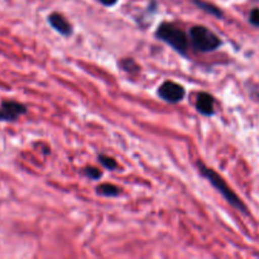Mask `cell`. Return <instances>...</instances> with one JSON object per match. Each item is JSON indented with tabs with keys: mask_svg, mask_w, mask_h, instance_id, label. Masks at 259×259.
Masks as SVG:
<instances>
[{
	"mask_svg": "<svg viewBox=\"0 0 259 259\" xmlns=\"http://www.w3.org/2000/svg\"><path fill=\"white\" fill-rule=\"evenodd\" d=\"M197 164H199V169H200V172H201L202 176H204L205 179L209 180L210 184H211L212 186H214L215 189H217L218 191L222 194V196L224 197V199L227 200V201L229 202V204L232 205L234 209L239 210V211H242L243 214H247V215L249 214L244 202H243L242 200L239 199V196H238V195L235 194L232 189H230L229 185L225 182V180L223 179V177L220 176L218 172H215L212 168L206 167L204 163H202V162H199Z\"/></svg>",
	"mask_w": 259,
	"mask_h": 259,
	"instance_id": "obj_1",
	"label": "cell"
},
{
	"mask_svg": "<svg viewBox=\"0 0 259 259\" xmlns=\"http://www.w3.org/2000/svg\"><path fill=\"white\" fill-rule=\"evenodd\" d=\"M156 35L166 42L167 45L171 46L175 51H177L181 55H186L187 50H189V39H187L186 34L182 29L175 27L174 24H168V23H163L157 29Z\"/></svg>",
	"mask_w": 259,
	"mask_h": 259,
	"instance_id": "obj_2",
	"label": "cell"
},
{
	"mask_svg": "<svg viewBox=\"0 0 259 259\" xmlns=\"http://www.w3.org/2000/svg\"><path fill=\"white\" fill-rule=\"evenodd\" d=\"M190 39H191L195 50L200 51V52H211V51L218 50L222 45L219 37L202 25H196V27L191 28Z\"/></svg>",
	"mask_w": 259,
	"mask_h": 259,
	"instance_id": "obj_3",
	"label": "cell"
},
{
	"mask_svg": "<svg viewBox=\"0 0 259 259\" xmlns=\"http://www.w3.org/2000/svg\"><path fill=\"white\" fill-rule=\"evenodd\" d=\"M158 95L168 103H180L185 96V89L174 81H166L159 88Z\"/></svg>",
	"mask_w": 259,
	"mask_h": 259,
	"instance_id": "obj_4",
	"label": "cell"
},
{
	"mask_svg": "<svg viewBox=\"0 0 259 259\" xmlns=\"http://www.w3.org/2000/svg\"><path fill=\"white\" fill-rule=\"evenodd\" d=\"M27 113V108L17 101L5 100L0 105V121L17 120L20 115Z\"/></svg>",
	"mask_w": 259,
	"mask_h": 259,
	"instance_id": "obj_5",
	"label": "cell"
},
{
	"mask_svg": "<svg viewBox=\"0 0 259 259\" xmlns=\"http://www.w3.org/2000/svg\"><path fill=\"white\" fill-rule=\"evenodd\" d=\"M48 23L52 25L53 29H56L58 33L66 35V37L71 35V33H72V27H71L70 23L65 19L63 15L58 14V13H52L48 17Z\"/></svg>",
	"mask_w": 259,
	"mask_h": 259,
	"instance_id": "obj_6",
	"label": "cell"
},
{
	"mask_svg": "<svg viewBox=\"0 0 259 259\" xmlns=\"http://www.w3.org/2000/svg\"><path fill=\"white\" fill-rule=\"evenodd\" d=\"M196 109L202 115L211 116L214 114V98L207 93H201L197 96Z\"/></svg>",
	"mask_w": 259,
	"mask_h": 259,
	"instance_id": "obj_7",
	"label": "cell"
},
{
	"mask_svg": "<svg viewBox=\"0 0 259 259\" xmlns=\"http://www.w3.org/2000/svg\"><path fill=\"white\" fill-rule=\"evenodd\" d=\"M195 4L197 5V7L200 8V9L205 10L206 13H209V14L214 15V17L217 18H222L223 17V12L219 9V8H217L215 5L210 4V3H206V2H202V0H195Z\"/></svg>",
	"mask_w": 259,
	"mask_h": 259,
	"instance_id": "obj_8",
	"label": "cell"
},
{
	"mask_svg": "<svg viewBox=\"0 0 259 259\" xmlns=\"http://www.w3.org/2000/svg\"><path fill=\"white\" fill-rule=\"evenodd\" d=\"M98 194L103 195V196H116V195L120 194V189L116 186H114V185H109V184H104V185H100V186H98Z\"/></svg>",
	"mask_w": 259,
	"mask_h": 259,
	"instance_id": "obj_9",
	"label": "cell"
},
{
	"mask_svg": "<svg viewBox=\"0 0 259 259\" xmlns=\"http://www.w3.org/2000/svg\"><path fill=\"white\" fill-rule=\"evenodd\" d=\"M99 161H100V163L108 169H115L116 167H118V163L115 162V159H113L111 157L104 156V154H100V156H99Z\"/></svg>",
	"mask_w": 259,
	"mask_h": 259,
	"instance_id": "obj_10",
	"label": "cell"
},
{
	"mask_svg": "<svg viewBox=\"0 0 259 259\" xmlns=\"http://www.w3.org/2000/svg\"><path fill=\"white\" fill-rule=\"evenodd\" d=\"M85 175L91 180H99L101 177V172L95 167H86Z\"/></svg>",
	"mask_w": 259,
	"mask_h": 259,
	"instance_id": "obj_11",
	"label": "cell"
},
{
	"mask_svg": "<svg viewBox=\"0 0 259 259\" xmlns=\"http://www.w3.org/2000/svg\"><path fill=\"white\" fill-rule=\"evenodd\" d=\"M249 22L254 27H259V9H253L249 15Z\"/></svg>",
	"mask_w": 259,
	"mask_h": 259,
	"instance_id": "obj_12",
	"label": "cell"
},
{
	"mask_svg": "<svg viewBox=\"0 0 259 259\" xmlns=\"http://www.w3.org/2000/svg\"><path fill=\"white\" fill-rule=\"evenodd\" d=\"M100 2L103 3L104 5H108V7H110V5L115 4V3L118 2V0H100Z\"/></svg>",
	"mask_w": 259,
	"mask_h": 259,
	"instance_id": "obj_13",
	"label": "cell"
}]
</instances>
